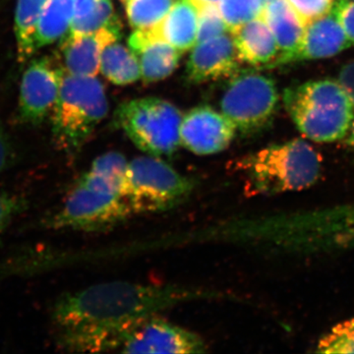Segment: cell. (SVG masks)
Segmentation results:
<instances>
[{
	"mask_svg": "<svg viewBox=\"0 0 354 354\" xmlns=\"http://www.w3.org/2000/svg\"><path fill=\"white\" fill-rule=\"evenodd\" d=\"M218 291L178 285L109 281L58 298L51 312L57 346L72 353L120 351L130 333L153 315Z\"/></svg>",
	"mask_w": 354,
	"mask_h": 354,
	"instance_id": "6da1fadb",
	"label": "cell"
},
{
	"mask_svg": "<svg viewBox=\"0 0 354 354\" xmlns=\"http://www.w3.org/2000/svg\"><path fill=\"white\" fill-rule=\"evenodd\" d=\"M252 243L291 253L335 252L354 248V203L244 221Z\"/></svg>",
	"mask_w": 354,
	"mask_h": 354,
	"instance_id": "7a4b0ae2",
	"label": "cell"
},
{
	"mask_svg": "<svg viewBox=\"0 0 354 354\" xmlns=\"http://www.w3.org/2000/svg\"><path fill=\"white\" fill-rule=\"evenodd\" d=\"M321 157L309 143L293 139L261 149L237 164L254 194L274 195L311 187L321 174Z\"/></svg>",
	"mask_w": 354,
	"mask_h": 354,
	"instance_id": "3957f363",
	"label": "cell"
},
{
	"mask_svg": "<svg viewBox=\"0 0 354 354\" xmlns=\"http://www.w3.org/2000/svg\"><path fill=\"white\" fill-rule=\"evenodd\" d=\"M283 102L295 127L312 141H339L351 129L353 106L339 81H309L286 88Z\"/></svg>",
	"mask_w": 354,
	"mask_h": 354,
	"instance_id": "277c9868",
	"label": "cell"
},
{
	"mask_svg": "<svg viewBox=\"0 0 354 354\" xmlns=\"http://www.w3.org/2000/svg\"><path fill=\"white\" fill-rule=\"evenodd\" d=\"M108 111L101 81L95 77L69 75L64 70L59 95L50 116L55 147L69 157L76 156Z\"/></svg>",
	"mask_w": 354,
	"mask_h": 354,
	"instance_id": "5b68a950",
	"label": "cell"
},
{
	"mask_svg": "<svg viewBox=\"0 0 354 354\" xmlns=\"http://www.w3.org/2000/svg\"><path fill=\"white\" fill-rule=\"evenodd\" d=\"M195 185L162 158L147 155L128 162L122 195L133 215L162 213L185 202Z\"/></svg>",
	"mask_w": 354,
	"mask_h": 354,
	"instance_id": "8992f818",
	"label": "cell"
},
{
	"mask_svg": "<svg viewBox=\"0 0 354 354\" xmlns=\"http://www.w3.org/2000/svg\"><path fill=\"white\" fill-rule=\"evenodd\" d=\"M183 114L171 102L143 97L120 104L114 113L116 125L147 155L169 157L180 146Z\"/></svg>",
	"mask_w": 354,
	"mask_h": 354,
	"instance_id": "52a82bcc",
	"label": "cell"
},
{
	"mask_svg": "<svg viewBox=\"0 0 354 354\" xmlns=\"http://www.w3.org/2000/svg\"><path fill=\"white\" fill-rule=\"evenodd\" d=\"M133 215L120 195L77 181L64 204L44 218L50 230L100 232L124 223Z\"/></svg>",
	"mask_w": 354,
	"mask_h": 354,
	"instance_id": "ba28073f",
	"label": "cell"
},
{
	"mask_svg": "<svg viewBox=\"0 0 354 354\" xmlns=\"http://www.w3.org/2000/svg\"><path fill=\"white\" fill-rule=\"evenodd\" d=\"M230 79L221 95V113L242 134L260 132L276 113L279 102L276 84L270 77L253 70H239Z\"/></svg>",
	"mask_w": 354,
	"mask_h": 354,
	"instance_id": "9c48e42d",
	"label": "cell"
},
{
	"mask_svg": "<svg viewBox=\"0 0 354 354\" xmlns=\"http://www.w3.org/2000/svg\"><path fill=\"white\" fill-rule=\"evenodd\" d=\"M64 69L50 57L36 58L21 79L17 118L20 124L38 127L50 118L57 104Z\"/></svg>",
	"mask_w": 354,
	"mask_h": 354,
	"instance_id": "30bf717a",
	"label": "cell"
},
{
	"mask_svg": "<svg viewBox=\"0 0 354 354\" xmlns=\"http://www.w3.org/2000/svg\"><path fill=\"white\" fill-rule=\"evenodd\" d=\"M204 339L196 333L153 315L132 330L120 349L124 353H203Z\"/></svg>",
	"mask_w": 354,
	"mask_h": 354,
	"instance_id": "8fae6325",
	"label": "cell"
},
{
	"mask_svg": "<svg viewBox=\"0 0 354 354\" xmlns=\"http://www.w3.org/2000/svg\"><path fill=\"white\" fill-rule=\"evenodd\" d=\"M237 130L232 121L209 106H197L183 116L179 129L180 146L198 156L223 152Z\"/></svg>",
	"mask_w": 354,
	"mask_h": 354,
	"instance_id": "7c38bea8",
	"label": "cell"
},
{
	"mask_svg": "<svg viewBox=\"0 0 354 354\" xmlns=\"http://www.w3.org/2000/svg\"><path fill=\"white\" fill-rule=\"evenodd\" d=\"M241 60L230 32L195 44L186 65V78L202 84L230 78L239 71Z\"/></svg>",
	"mask_w": 354,
	"mask_h": 354,
	"instance_id": "4fadbf2b",
	"label": "cell"
},
{
	"mask_svg": "<svg viewBox=\"0 0 354 354\" xmlns=\"http://www.w3.org/2000/svg\"><path fill=\"white\" fill-rule=\"evenodd\" d=\"M121 36V22L88 35H70L60 44L65 73L80 77H95L101 68L102 51Z\"/></svg>",
	"mask_w": 354,
	"mask_h": 354,
	"instance_id": "5bb4252c",
	"label": "cell"
},
{
	"mask_svg": "<svg viewBox=\"0 0 354 354\" xmlns=\"http://www.w3.org/2000/svg\"><path fill=\"white\" fill-rule=\"evenodd\" d=\"M128 44L138 60L141 77L146 83L164 80L178 66L180 51L153 29L135 30Z\"/></svg>",
	"mask_w": 354,
	"mask_h": 354,
	"instance_id": "9a60e30c",
	"label": "cell"
},
{
	"mask_svg": "<svg viewBox=\"0 0 354 354\" xmlns=\"http://www.w3.org/2000/svg\"><path fill=\"white\" fill-rule=\"evenodd\" d=\"M262 18L276 39L279 57L276 64L295 62L306 25L286 0H266Z\"/></svg>",
	"mask_w": 354,
	"mask_h": 354,
	"instance_id": "2e32d148",
	"label": "cell"
},
{
	"mask_svg": "<svg viewBox=\"0 0 354 354\" xmlns=\"http://www.w3.org/2000/svg\"><path fill=\"white\" fill-rule=\"evenodd\" d=\"M351 46L353 44L332 11L306 25L295 62L335 57Z\"/></svg>",
	"mask_w": 354,
	"mask_h": 354,
	"instance_id": "e0dca14e",
	"label": "cell"
},
{
	"mask_svg": "<svg viewBox=\"0 0 354 354\" xmlns=\"http://www.w3.org/2000/svg\"><path fill=\"white\" fill-rule=\"evenodd\" d=\"M230 32L241 62L254 66L276 64L279 57L278 44L262 16Z\"/></svg>",
	"mask_w": 354,
	"mask_h": 354,
	"instance_id": "ac0fdd59",
	"label": "cell"
},
{
	"mask_svg": "<svg viewBox=\"0 0 354 354\" xmlns=\"http://www.w3.org/2000/svg\"><path fill=\"white\" fill-rule=\"evenodd\" d=\"M153 30L177 50L185 53L197 44L198 8L189 0H177Z\"/></svg>",
	"mask_w": 354,
	"mask_h": 354,
	"instance_id": "d6986e66",
	"label": "cell"
},
{
	"mask_svg": "<svg viewBox=\"0 0 354 354\" xmlns=\"http://www.w3.org/2000/svg\"><path fill=\"white\" fill-rule=\"evenodd\" d=\"M74 16V0H46L36 35L37 51L68 34Z\"/></svg>",
	"mask_w": 354,
	"mask_h": 354,
	"instance_id": "ffe728a7",
	"label": "cell"
},
{
	"mask_svg": "<svg viewBox=\"0 0 354 354\" xmlns=\"http://www.w3.org/2000/svg\"><path fill=\"white\" fill-rule=\"evenodd\" d=\"M128 162L120 152L111 151L104 153L95 158L90 169L78 180L123 197Z\"/></svg>",
	"mask_w": 354,
	"mask_h": 354,
	"instance_id": "44dd1931",
	"label": "cell"
},
{
	"mask_svg": "<svg viewBox=\"0 0 354 354\" xmlns=\"http://www.w3.org/2000/svg\"><path fill=\"white\" fill-rule=\"evenodd\" d=\"M46 0H18L15 10V38L19 64H27L37 53L36 35Z\"/></svg>",
	"mask_w": 354,
	"mask_h": 354,
	"instance_id": "7402d4cb",
	"label": "cell"
},
{
	"mask_svg": "<svg viewBox=\"0 0 354 354\" xmlns=\"http://www.w3.org/2000/svg\"><path fill=\"white\" fill-rule=\"evenodd\" d=\"M100 71L115 85H128L141 78V70L134 53L118 41L109 44L102 51Z\"/></svg>",
	"mask_w": 354,
	"mask_h": 354,
	"instance_id": "603a6c76",
	"label": "cell"
},
{
	"mask_svg": "<svg viewBox=\"0 0 354 354\" xmlns=\"http://www.w3.org/2000/svg\"><path fill=\"white\" fill-rule=\"evenodd\" d=\"M118 20L111 0H74L73 21L68 34H92Z\"/></svg>",
	"mask_w": 354,
	"mask_h": 354,
	"instance_id": "cb8c5ba5",
	"label": "cell"
},
{
	"mask_svg": "<svg viewBox=\"0 0 354 354\" xmlns=\"http://www.w3.org/2000/svg\"><path fill=\"white\" fill-rule=\"evenodd\" d=\"M128 22L135 30L153 29L171 10L174 0H121Z\"/></svg>",
	"mask_w": 354,
	"mask_h": 354,
	"instance_id": "d4e9b609",
	"label": "cell"
},
{
	"mask_svg": "<svg viewBox=\"0 0 354 354\" xmlns=\"http://www.w3.org/2000/svg\"><path fill=\"white\" fill-rule=\"evenodd\" d=\"M265 4L266 0H221L218 9L228 31L232 32L249 21L261 17Z\"/></svg>",
	"mask_w": 354,
	"mask_h": 354,
	"instance_id": "484cf974",
	"label": "cell"
},
{
	"mask_svg": "<svg viewBox=\"0 0 354 354\" xmlns=\"http://www.w3.org/2000/svg\"><path fill=\"white\" fill-rule=\"evenodd\" d=\"M317 353H354V318L337 324L317 344Z\"/></svg>",
	"mask_w": 354,
	"mask_h": 354,
	"instance_id": "4316f807",
	"label": "cell"
},
{
	"mask_svg": "<svg viewBox=\"0 0 354 354\" xmlns=\"http://www.w3.org/2000/svg\"><path fill=\"white\" fill-rule=\"evenodd\" d=\"M218 6H205L198 8L197 44L228 32Z\"/></svg>",
	"mask_w": 354,
	"mask_h": 354,
	"instance_id": "83f0119b",
	"label": "cell"
},
{
	"mask_svg": "<svg viewBox=\"0 0 354 354\" xmlns=\"http://www.w3.org/2000/svg\"><path fill=\"white\" fill-rule=\"evenodd\" d=\"M27 207L28 201L25 197L0 189V242L13 221L24 213Z\"/></svg>",
	"mask_w": 354,
	"mask_h": 354,
	"instance_id": "f1b7e54d",
	"label": "cell"
},
{
	"mask_svg": "<svg viewBox=\"0 0 354 354\" xmlns=\"http://www.w3.org/2000/svg\"><path fill=\"white\" fill-rule=\"evenodd\" d=\"M297 11L299 17L308 25L312 21L319 19L332 12L337 0H286Z\"/></svg>",
	"mask_w": 354,
	"mask_h": 354,
	"instance_id": "f546056e",
	"label": "cell"
},
{
	"mask_svg": "<svg viewBox=\"0 0 354 354\" xmlns=\"http://www.w3.org/2000/svg\"><path fill=\"white\" fill-rule=\"evenodd\" d=\"M333 12L339 20L348 41L354 44V0H337Z\"/></svg>",
	"mask_w": 354,
	"mask_h": 354,
	"instance_id": "4dcf8cb0",
	"label": "cell"
},
{
	"mask_svg": "<svg viewBox=\"0 0 354 354\" xmlns=\"http://www.w3.org/2000/svg\"><path fill=\"white\" fill-rule=\"evenodd\" d=\"M16 148L6 125L0 118V174L15 164Z\"/></svg>",
	"mask_w": 354,
	"mask_h": 354,
	"instance_id": "1f68e13d",
	"label": "cell"
},
{
	"mask_svg": "<svg viewBox=\"0 0 354 354\" xmlns=\"http://www.w3.org/2000/svg\"><path fill=\"white\" fill-rule=\"evenodd\" d=\"M337 81L348 94L349 100L353 104L354 111V60H351L342 67ZM348 135V143L354 148V118Z\"/></svg>",
	"mask_w": 354,
	"mask_h": 354,
	"instance_id": "d6a6232c",
	"label": "cell"
},
{
	"mask_svg": "<svg viewBox=\"0 0 354 354\" xmlns=\"http://www.w3.org/2000/svg\"><path fill=\"white\" fill-rule=\"evenodd\" d=\"M197 8L205 6H218L221 0H189Z\"/></svg>",
	"mask_w": 354,
	"mask_h": 354,
	"instance_id": "836d02e7",
	"label": "cell"
}]
</instances>
